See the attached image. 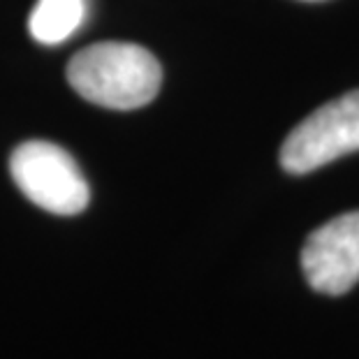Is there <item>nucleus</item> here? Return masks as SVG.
<instances>
[{
  "mask_svg": "<svg viewBox=\"0 0 359 359\" xmlns=\"http://www.w3.org/2000/svg\"><path fill=\"white\" fill-rule=\"evenodd\" d=\"M67 81L83 100L107 109H137L158 95L163 70L151 51L130 42H97L74 53Z\"/></svg>",
  "mask_w": 359,
  "mask_h": 359,
  "instance_id": "f257e3e1",
  "label": "nucleus"
},
{
  "mask_svg": "<svg viewBox=\"0 0 359 359\" xmlns=\"http://www.w3.org/2000/svg\"><path fill=\"white\" fill-rule=\"evenodd\" d=\"M12 179L40 209L56 216H77L88 206V181L74 158L51 142H24L10 160Z\"/></svg>",
  "mask_w": 359,
  "mask_h": 359,
  "instance_id": "f03ea898",
  "label": "nucleus"
},
{
  "mask_svg": "<svg viewBox=\"0 0 359 359\" xmlns=\"http://www.w3.org/2000/svg\"><path fill=\"white\" fill-rule=\"evenodd\" d=\"M353 151H359V88L304 118L283 142L280 165L290 174H309Z\"/></svg>",
  "mask_w": 359,
  "mask_h": 359,
  "instance_id": "7ed1b4c3",
  "label": "nucleus"
},
{
  "mask_svg": "<svg viewBox=\"0 0 359 359\" xmlns=\"http://www.w3.org/2000/svg\"><path fill=\"white\" fill-rule=\"evenodd\" d=\"M302 269L313 290L330 297L359 283V211L343 213L318 227L302 250Z\"/></svg>",
  "mask_w": 359,
  "mask_h": 359,
  "instance_id": "20e7f679",
  "label": "nucleus"
},
{
  "mask_svg": "<svg viewBox=\"0 0 359 359\" xmlns=\"http://www.w3.org/2000/svg\"><path fill=\"white\" fill-rule=\"evenodd\" d=\"M86 19V0H37L30 12L28 28L35 42L53 44L65 42L74 35Z\"/></svg>",
  "mask_w": 359,
  "mask_h": 359,
  "instance_id": "39448f33",
  "label": "nucleus"
}]
</instances>
